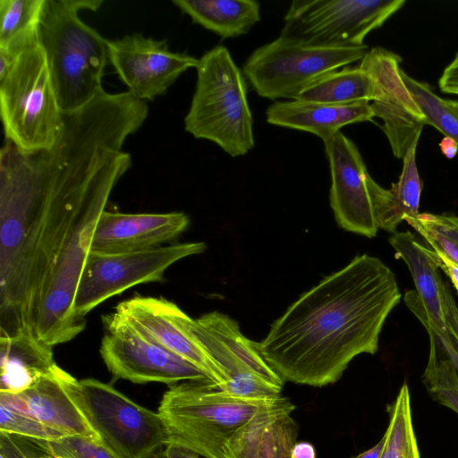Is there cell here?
I'll return each instance as SVG.
<instances>
[{"label":"cell","instance_id":"cell-37","mask_svg":"<svg viewBox=\"0 0 458 458\" xmlns=\"http://www.w3.org/2000/svg\"><path fill=\"white\" fill-rule=\"evenodd\" d=\"M439 147H440L442 154L450 159L454 158L458 152L457 142L454 139H452L448 136H445L441 140V141L439 143Z\"/></svg>","mask_w":458,"mask_h":458},{"label":"cell","instance_id":"cell-29","mask_svg":"<svg viewBox=\"0 0 458 458\" xmlns=\"http://www.w3.org/2000/svg\"><path fill=\"white\" fill-rule=\"evenodd\" d=\"M402 79L430 124L458 144V116L425 82L416 81L401 70Z\"/></svg>","mask_w":458,"mask_h":458},{"label":"cell","instance_id":"cell-20","mask_svg":"<svg viewBox=\"0 0 458 458\" xmlns=\"http://www.w3.org/2000/svg\"><path fill=\"white\" fill-rule=\"evenodd\" d=\"M266 117L270 124L308 131L324 140L345 125L371 121L375 115L369 102L336 105L290 100L274 102Z\"/></svg>","mask_w":458,"mask_h":458},{"label":"cell","instance_id":"cell-13","mask_svg":"<svg viewBox=\"0 0 458 458\" xmlns=\"http://www.w3.org/2000/svg\"><path fill=\"white\" fill-rule=\"evenodd\" d=\"M401 60L398 55L376 47L368 50L359 65L374 81V115L383 120L382 129L397 158H403L408 149L417 145L422 128L428 124L402 79Z\"/></svg>","mask_w":458,"mask_h":458},{"label":"cell","instance_id":"cell-11","mask_svg":"<svg viewBox=\"0 0 458 458\" xmlns=\"http://www.w3.org/2000/svg\"><path fill=\"white\" fill-rule=\"evenodd\" d=\"M103 323L106 331L99 352L114 378L169 386L212 381L197 366L152 343L114 312L104 316Z\"/></svg>","mask_w":458,"mask_h":458},{"label":"cell","instance_id":"cell-4","mask_svg":"<svg viewBox=\"0 0 458 458\" xmlns=\"http://www.w3.org/2000/svg\"><path fill=\"white\" fill-rule=\"evenodd\" d=\"M286 400L244 399L226 394L212 381H185L164 393L157 413L171 441L204 458H226L225 446L238 430Z\"/></svg>","mask_w":458,"mask_h":458},{"label":"cell","instance_id":"cell-3","mask_svg":"<svg viewBox=\"0 0 458 458\" xmlns=\"http://www.w3.org/2000/svg\"><path fill=\"white\" fill-rule=\"evenodd\" d=\"M100 0H46L39 25L43 47L63 113L76 111L102 91L107 39L79 17L98 10Z\"/></svg>","mask_w":458,"mask_h":458},{"label":"cell","instance_id":"cell-14","mask_svg":"<svg viewBox=\"0 0 458 458\" xmlns=\"http://www.w3.org/2000/svg\"><path fill=\"white\" fill-rule=\"evenodd\" d=\"M323 142L331 174L330 206L338 225L369 238L376 236L373 195L378 184L356 144L341 131Z\"/></svg>","mask_w":458,"mask_h":458},{"label":"cell","instance_id":"cell-22","mask_svg":"<svg viewBox=\"0 0 458 458\" xmlns=\"http://www.w3.org/2000/svg\"><path fill=\"white\" fill-rule=\"evenodd\" d=\"M173 4L222 38L247 34L260 20V4L255 0H174Z\"/></svg>","mask_w":458,"mask_h":458},{"label":"cell","instance_id":"cell-16","mask_svg":"<svg viewBox=\"0 0 458 458\" xmlns=\"http://www.w3.org/2000/svg\"><path fill=\"white\" fill-rule=\"evenodd\" d=\"M178 309L165 298L137 295L120 302L114 313L152 343L197 366L216 385L225 382V373L179 325Z\"/></svg>","mask_w":458,"mask_h":458},{"label":"cell","instance_id":"cell-30","mask_svg":"<svg viewBox=\"0 0 458 458\" xmlns=\"http://www.w3.org/2000/svg\"><path fill=\"white\" fill-rule=\"evenodd\" d=\"M37 440L53 458H121L102 441L83 436Z\"/></svg>","mask_w":458,"mask_h":458},{"label":"cell","instance_id":"cell-27","mask_svg":"<svg viewBox=\"0 0 458 458\" xmlns=\"http://www.w3.org/2000/svg\"><path fill=\"white\" fill-rule=\"evenodd\" d=\"M383 437L385 441L379 458H420L406 384L401 387L391 407L389 424Z\"/></svg>","mask_w":458,"mask_h":458},{"label":"cell","instance_id":"cell-18","mask_svg":"<svg viewBox=\"0 0 458 458\" xmlns=\"http://www.w3.org/2000/svg\"><path fill=\"white\" fill-rule=\"evenodd\" d=\"M59 366L17 394L0 393V406L25 414L64 436H83L102 441L63 387Z\"/></svg>","mask_w":458,"mask_h":458},{"label":"cell","instance_id":"cell-15","mask_svg":"<svg viewBox=\"0 0 458 458\" xmlns=\"http://www.w3.org/2000/svg\"><path fill=\"white\" fill-rule=\"evenodd\" d=\"M108 61L129 91L140 100H153L166 92L199 59L186 53L172 52L165 40L139 33L108 40Z\"/></svg>","mask_w":458,"mask_h":458},{"label":"cell","instance_id":"cell-12","mask_svg":"<svg viewBox=\"0 0 458 458\" xmlns=\"http://www.w3.org/2000/svg\"><path fill=\"white\" fill-rule=\"evenodd\" d=\"M389 242L407 265L415 284V291L404 294L406 306L425 328L458 348V308L439 274L438 255L409 231L392 233Z\"/></svg>","mask_w":458,"mask_h":458},{"label":"cell","instance_id":"cell-8","mask_svg":"<svg viewBox=\"0 0 458 458\" xmlns=\"http://www.w3.org/2000/svg\"><path fill=\"white\" fill-rule=\"evenodd\" d=\"M367 52V45L318 47L280 36L254 50L242 72L259 97L295 100L318 79L361 60Z\"/></svg>","mask_w":458,"mask_h":458},{"label":"cell","instance_id":"cell-33","mask_svg":"<svg viewBox=\"0 0 458 458\" xmlns=\"http://www.w3.org/2000/svg\"><path fill=\"white\" fill-rule=\"evenodd\" d=\"M438 85L442 92L458 96V53L444 69Z\"/></svg>","mask_w":458,"mask_h":458},{"label":"cell","instance_id":"cell-35","mask_svg":"<svg viewBox=\"0 0 458 458\" xmlns=\"http://www.w3.org/2000/svg\"><path fill=\"white\" fill-rule=\"evenodd\" d=\"M291 458H316L315 447L309 442H297L292 449Z\"/></svg>","mask_w":458,"mask_h":458},{"label":"cell","instance_id":"cell-1","mask_svg":"<svg viewBox=\"0 0 458 458\" xmlns=\"http://www.w3.org/2000/svg\"><path fill=\"white\" fill-rule=\"evenodd\" d=\"M142 125L137 111L102 93L64 113L58 136L25 152H0V340L54 347L86 327L73 310L92 236L110 195L131 166L123 147Z\"/></svg>","mask_w":458,"mask_h":458},{"label":"cell","instance_id":"cell-41","mask_svg":"<svg viewBox=\"0 0 458 458\" xmlns=\"http://www.w3.org/2000/svg\"><path fill=\"white\" fill-rule=\"evenodd\" d=\"M0 458H4V457L0 455Z\"/></svg>","mask_w":458,"mask_h":458},{"label":"cell","instance_id":"cell-34","mask_svg":"<svg viewBox=\"0 0 458 458\" xmlns=\"http://www.w3.org/2000/svg\"><path fill=\"white\" fill-rule=\"evenodd\" d=\"M165 458H199V454L185 445L170 441L164 449Z\"/></svg>","mask_w":458,"mask_h":458},{"label":"cell","instance_id":"cell-6","mask_svg":"<svg viewBox=\"0 0 458 458\" xmlns=\"http://www.w3.org/2000/svg\"><path fill=\"white\" fill-rule=\"evenodd\" d=\"M0 109L5 139L21 150L55 141L64 113L40 42L13 55L0 52Z\"/></svg>","mask_w":458,"mask_h":458},{"label":"cell","instance_id":"cell-32","mask_svg":"<svg viewBox=\"0 0 458 458\" xmlns=\"http://www.w3.org/2000/svg\"><path fill=\"white\" fill-rule=\"evenodd\" d=\"M0 455L4 458H53L37 439L0 431Z\"/></svg>","mask_w":458,"mask_h":458},{"label":"cell","instance_id":"cell-5","mask_svg":"<svg viewBox=\"0 0 458 458\" xmlns=\"http://www.w3.org/2000/svg\"><path fill=\"white\" fill-rule=\"evenodd\" d=\"M196 69L185 131L196 139L214 142L233 157L246 155L255 140L244 74L224 46L207 51Z\"/></svg>","mask_w":458,"mask_h":458},{"label":"cell","instance_id":"cell-28","mask_svg":"<svg viewBox=\"0 0 458 458\" xmlns=\"http://www.w3.org/2000/svg\"><path fill=\"white\" fill-rule=\"evenodd\" d=\"M423 381L442 404L458 413V372L453 361L431 338Z\"/></svg>","mask_w":458,"mask_h":458},{"label":"cell","instance_id":"cell-9","mask_svg":"<svg viewBox=\"0 0 458 458\" xmlns=\"http://www.w3.org/2000/svg\"><path fill=\"white\" fill-rule=\"evenodd\" d=\"M404 4V0H294L280 36L318 47L363 46L367 35Z\"/></svg>","mask_w":458,"mask_h":458},{"label":"cell","instance_id":"cell-40","mask_svg":"<svg viewBox=\"0 0 458 458\" xmlns=\"http://www.w3.org/2000/svg\"><path fill=\"white\" fill-rule=\"evenodd\" d=\"M149 458H165V455L164 454V450L157 453L156 454H154L153 456H151Z\"/></svg>","mask_w":458,"mask_h":458},{"label":"cell","instance_id":"cell-19","mask_svg":"<svg viewBox=\"0 0 458 458\" xmlns=\"http://www.w3.org/2000/svg\"><path fill=\"white\" fill-rule=\"evenodd\" d=\"M294 410L295 405L287 398L253 418L229 440L225 457L291 458L298 436V425L291 416Z\"/></svg>","mask_w":458,"mask_h":458},{"label":"cell","instance_id":"cell-23","mask_svg":"<svg viewBox=\"0 0 458 458\" xmlns=\"http://www.w3.org/2000/svg\"><path fill=\"white\" fill-rule=\"evenodd\" d=\"M416 148L417 145L411 146L403 157L398 182L389 190L384 189L375 202L378 229L394 233L402 221L419 214L422 182L416 165Z\"/></svg>","mask_w":458,"mask_h":458},{"label":"cell","instance_id":"cell-25","mask_svg":"<svg viewBox=\"0 0 458 458\" xmlns=\"http://www.w3.org/2000/svg\"><path fill=\"white\" fill-rule=\"evenodd\" d=\"M46 0H0V52L13 55L39 42Z\"/></svg>","mask_w":458,"mask_h":458},{"label":"cell","instance_id":"cell-17","mask_svg":"<svg viewBox=\"0 0 458 458\" xmlns=\"http://www.w3.org/2000/svg\"><path fill=\"white\" fill-rule=\"evenodd\" d=\"M189 224L183 212L125 214L106 209L95 228L90 252L124 253L157 248L181 235Z\"/></svg>","mask_w":458,"mask_h":458},{"label":"cell","instance_id":"cell-2","mask_svg":"<svg viewBox=\"0 0 458 458\" xmlns=\"http://www.w3.org/2000/svg\"><path fill=\"white\" fill-rule=\"evenodd\" d=\"M401 297L386 264L357 255L294 301L256 342L257 350L284 382L334 384L353 358L377 352L383 326Z\"/></svg>","mask_w":458,"mask_h":458},{"label":"cell","instance_id":"cell-38","mask_svg":"<svg viewBox=\"0 0 458 458\" xmlns=\"http://www.w3.org/2000/svg\"><path fill=\"white\" fill-rule=\"evenodd\" d=\"M384 437L380 439V441L371 447L370 449L351 458H379V455L382 452L384 445Z\"/></svg>","mask_w":458,"mask_h":458},{"label":"cell","instance_id":"cell-39","mask_svg":"<svg viewBox=\"0 0 458 458\" xmlns=\"http://www.w3.org/2000/svg\"><path fill=\"white\" fill-rule=\"evenodd\" d=\"M444 103L449 107V109L458 116V101L444 99Z\"/></svg>","mask_w":458,"mask_h":458},{"label":"cell","instance_id":"cell-36","mask_svg":"<svg viewBox=\"0 0 458 458\" xmlns=\"http://www.w3.org/2000/svg\"><path fill=\"white\" fill-rule=\"evenodd\" d=\"M437 255L441 260L440 268L450 277L454 286L458 293V267L443 256L439 254Z\"/></svg>","mask_w":458,"mask_h":458},{"label":"cell","instance_id":"cell-24","mask_svg":"<svg viewBox=\"0 0 458 458\" xmlns=\"http://www.w3.org/2000/svg\"><path fill=\"white\" fill-rule=\"evenodd\" d=\"M375 99L372 78L360 66L327 73L303 89L295 100L345 105Z\"/></svg>","mask_w":458,"mask_h":458},{"label":"cell","instance_id":"cell-7","mask_svg":"<svg viewBox=\"0 0 458 458\" xmlns=\"http://www.w3.org/2000/svg\"><path fill=\"white\" fill-rule=\"evenodd\" d=\"M58 377L89 427L121 458H149L171 441L157 412L112 386L94 378L78 380L61 368Z\"/></svg>","mask_w":458,"mask_h":458},{"label":"cell","instance_id":"cell-31","mask_svg":"<svg viewBox=\"0 0 458 458\" xmlns=\"http://www.w3.org/2000/svg\"><path fill=\"white\" fill-rule=\"evenodd\" d=\"M0 431L42 440L63 437L60 432L25 414L0 406Z\"/></svg>","mask_w":458,"mask_h":458},{"label":"cell","instance_id":"cell-21","mask_svg":"<svg viewBox=\"0 0 458 458\" xmlns=\"http://www.w3.org/2000/svg\"><path fill=\"white\" fill-rule=\"evenodd\" d=\"M0 393L17 394L34 385L57 365L52 347L33 338L0 340Z\"/></svg>","mask_w":458,"mask_h":458},{"label":"cell","instance_id":"cell-10","mask_svg":"<svg viewBox=\"0 0 458 458\" xmlns=\"http://www.w3.org/2000/svg\"><path fill=\"white\" fill-rule=\"evenodd\" d=\"M206 249L205 242H198L134 252H90L78 284L74 313L85 319L88 313L105 301L132 286L163 282L170 266Z\"/></svg>","mask_w":458,"mask_h":458},{"label":"cell","instance_id":"cell-26","mask_svg":"<svg viewBox=\"0 0 458 458\" xmlns=\"http://www.w3.org/2000/svg\"><path fill=\"white\" fill-rule=\"evenodd\" d=\"M224 344L250 371L267 383L283 388L284 381L270 369L250 341L240 331L238 323L223 313L213 311L196 319Z\"/></svg>","mask_w":458,"mask_h":458}]
</instances>
